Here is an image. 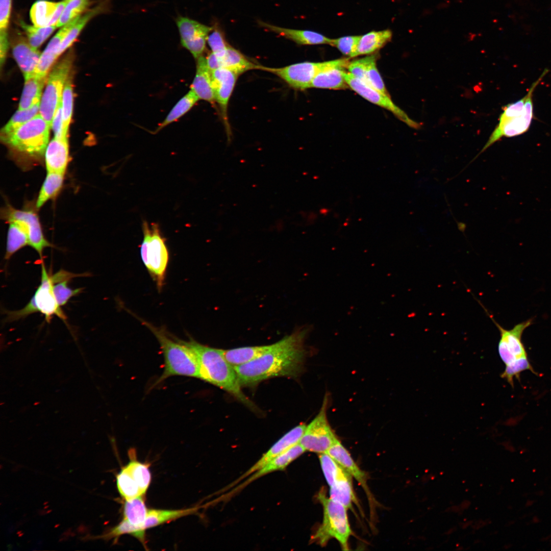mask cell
I'll return each instance as SVG.
<instances>
[{"label":"cell","instance_id":"9","mask_svg":"<svg viewBox=\"0 0 551 551\" xmlns=\"http://www.w3.org/2000/svg\"><path fill=\"white\" fill-rule=\"evenodd\" d=\"M349 58H341L322 62H304L280 68L260 66V69L270 72L283 80L290 87L303 90L311 88L312 81L320 71L331 66L347 68Z\"/></svg>","mask_w":551,"mask_h":551},{"label":"cell","instance_id":"17","mask_svg":"<svg viewBox=\"0 0 551 551\" xmlns=\"http://www.w3.org/2000/svg\"><path fill=\"white\" fill-rule=\"evenodd\" d=\"M306 425L301 423L288 432L277 441L243 475L241 479L262 468L269 462L291 447L299 443ZM241 479H240L241 480Z\"/></svg>","mask_w":551,"mask_h":551},{"label":"cell","instance_id":"13","mask_svg":"<svg viewBox=\"0 0 551 551\" xmlns=\"http://www.w3.org/2000/svg\"><path fill=\"white\" fill-rule=\"evenodd\" d=\"M344 77L348 86L364 98L389 110L409 127L415 129L420 127L419 123L410 119L404 111L393 103L389 95L365 84L349 72H346Z\"/></svg>","mask_w":551,"mask_h":551},{"label":"cell","instance_id":"21","mask_svg":"<svg viewBox=\"0 0 551 551\" xmlns=\"http://www.w3.org/2000/svg\"><path fill=\"white\" fill-rule=\"evenodd\" d=\"M339 464H340L353 478L363 487L364 490L370 495L367 485V475L355 462L348 450L337 439L326 452Z\"/></svg>","mask_w":551,"mask_h":551},{"label":"cell","instance_id":"1","mask_svg":"<svg viewBox=\"0 0 551 551\" xmlns=\"http://www.w3.org/2000/svg\"><path fill=\"white\" fill-rule=\"evenodd\" d=\"M309 331L310 327H301L272 344L260 357L234 367L241 385H254L276 377H297L304 367L305 341Z\"/></svg>","mask_w":551,"mask_h":551},{"label":"cell","instance_id":"16","mask_svg":"<svg viewBox=\"0 0 551 551\" xmlns=\"http://www.w3.org/2000/svg\"><path fill=\"white\" fill-rule=\"evenodd\" d=\"M215 101L221 109L222 115L227 123V108L238 75L226 68H219L211 72Z\"/></svg>","mask_w":551,"mask_h":551},{"label":"cell","instance_id":"31","mask_svg":"<svg viewBox=\"0 0 551 551\" xmlns=\"http://www.w3.org/2000/svg\"><path fill=\"white\" fill-rule=\"evenodd\" d=\"M65 174L57 172H47L46 177L39 191L36 203L38 209L48 200L54 198L62 189Z\"/></svg>","mask_w":551,"mask_h":551},{"label":"cell","instance_id":"3","mask_svg":"<svg viewBox=\"0 0 551 551\" xmlns=\"http://www.w3.org/2000/svg\"><path fill=\"white\" fill-rule=\"evenodd\" d=\"M51 127L38 113L15 131L1 137L13 153L16 164L29 170L42 163L48 144Z\"/></svg>","mask_w":551,"mask_h":551},{"label":"cell","instance_id":"23","mask_svg":"<svg viewBox=\"0 0 551 551\" xmlns=\"http://www.w3.org/2000/svg\"><path fill=\"white\" fill-rule=\"evenodd\" d=\"M197 59L196 74L191 86V89L195 92L199 99L213 103L215 101V97L211 71L207 66L206 58L202 56Z\"/></svg>","mask_w":551,"mask_h":551},{"label":"cell","instance_id":"48","mask_svg":"<svg viewBox=\"0 0 551 551\" xmlns=\"http://www.w3.org/2000/svg\"><path fill=\"white\" fill-rule=\"evenodd\" d=\"M211 32L208 35L207 42L212 52L221 59L224 56L229 45L227 44L223 33L220 30L214 27Z\"/></svg>","mask_w":551,"mask_h":551},{"label":"cell","instance_id":"15","mask_svg":"<svg viewBox=\"0 0 551 551\" xmlns=\"http://www.w3.org/2000/svg\"><path fill=\"white\" fill-rule=\"evenodd\" d=\"M41 283L32 297L37 312H40L49 322L54 315L62 320L66 319L59 306L53 291V282L51 274L47 272L43 263L41 264Z\"/></svg>","mask_w":551,"mask_h":551},{"label":"cell","instance_id":"41","mask_svg":"<svg viewBox=\"0 0 551 551\" xmlns=\"http://www.w3.org/2000/svg\"><path fill=\"white\" fill-rule=\"evenodd\" d=\"M116 484L120 494L126 500L143 495L139 486L123 467L116 476Z\"/></svg>","mask_w":551,"mask_h":551},{"label":"cell","instance_id":"42","mask_svg":"<svg viewBox=\"0 0 551 551\" xmlns=\"http://www.w3.org/2000/svg\"><path fill=\"white\" fill-rule=\"evenodd\" d=\"M377 58L378 56L375 54L368 56L365 68V81L364 83L383 94L389 96L377 67L376 61Z\"/></svg>","mask_w":551,"mask_h":551},{"label":"cell","instance_id":"49","mask_svg":"<svg viewBox=\"0 0 551 551\" xmlns=\"http://www.w3.org/2000/svg\"><path fill=\"white\" fill-rule=\"evenodd\" d=\"M12 0H0V43H8V26Z\"/></svg>","mask_w":551,"mask_h":551},{"label":"cell","instance_id":"37","mask_svg":"<svg viewBox=\"0 0 551 551\" xmlns=\"http://www.w3.org/2000/svg\"><path fill=\"white\" fill-rule=\"evenodd\" d=\"M198 99L199 98L197 95L192 89H190L173 107L165 119L158 127L155 133H157L166 126L179 119L189 111Z\"/></svg>","mask_w":551,"mask_h":551},{"label":"cell","instance_id":"26","mask_svg":"<svg viewBox=\"0 0 551 551\" xmlns=\"http://www.w3.org/2000/svg\"><path fill=\"white\" fill-rule=\"evenodd\" d=\"M344 67L334 66L319 71L313 79L311 87L330 89H344L348 87L345 80Z\"/></svg>","mask_w":551,"mask_h":551},{"label":"cell","instance_id":"18","mask_svg":"<svg viewBox=\"0 0 551 551\" xmlns=\"http://www.w3.org/2000/svg\"><path fill=\"white\" fill-rule=\"evenodd\" d=\"M12 53L24 78L34 73L41 55L21 35L15 36Z\"/></svg>","mask_w":551,"mask_h":551},{"label":"cell","instance_id":"20","mask_svg":"<svg viewBox=\"0 0 551 551\" xmlns=\"http://www.w3.org/2000/svg\"><path fill=\"white\" fill-rule=\"evenodd\" d=\"M79 17L64 25L51 39L41 54L34 74L40 77H46L48 70L59 56L58 51L61 43L75 24Z\"/></svg>","mask_w":551,"mask_h":551},{"label":"cell","instance_id":"32","mask_svg":"<svg viewBox=\"0 0 551 551\" xmlns=\"http://www.w3.org/2000/svg\"><path fill=\"white\" fill-rule=\"evenodd\" d=\"M221 66L238 76L251 69H259L260 65L249 61L238 50L228 45L224 56L220 59Z\"/></svg>","mask_w":551,"mask_h":551},{"label":"cell","instance_id":"51","mask_svg":"<svg viewBox=\"0 0 551 551\" xmlns=\"http://www.w3.org/2000/svg\"><path fill=\"white\" fill-rule=\"evenodd\" d=\"M55 138L58 139H67L63 137V114L62 108V100L59 103L56 109L52 126Z\"/></svg>","mask_w":551,"mask_h":551},{"label":"cell","instance_id":"43","mask_svg":"<svg viewBox=\"0 0 551 551\" xmlns=\"http://www.w3.org/2000/svg\"><path fill=\"white\" fill-rule=\"evenodd\" d=\"M69 78L64 85L62 95L63 135L65 138H68V128L71 118L73 108V89L71 81Z\"/></svg>","mask_w":551,"mask_h":551},{"label":"cell","instance_id":"4","mask_svg":"<svg viewBox=\"0 0 551 551\" xmlns=\"http://www.w3.org/2000/svg\"><path fill=\"white\" fill-rule=\"evenodd\" d=\"M137 318L155 336L163 356V371L152 387L174 376L199 379V363L197 356L185 341L172 336L162 328L155 327L142 319Z\"/></svg>","mask_w":551,"mask_h":551},{"label":"cell","instance_id":"47","mask_svg":"<svg viewBox=\"0 0 551 551\" xmlns=\"http://www.w3.org/2000/svg\"><path fill=\"white\" fill-rule=\"evenodd\" d=\"M361 36H347L331 39L330 45L336 47L342 54L352 58Z\"/></svg>","mask_w":551,"mask_h":551},{"label":"cell","instance_id":"39","mask_svg":"<svg viewBox=\"0 0 551 551\" xmlns=\"http://www.w3.org/2000/svg\"><path fill=\"white\" fill-rule=\"evenodd\" d=\"M123 467L129 473L144 494L151 481V474L148 465L134 459L131 460Z\"/></svg>","mask_w":551,"mask_h":551},{"label":"cell","instance_id":"28","mask_svg":"<svg viewBox=\"0 0 551 551\" xmlns=\"http://www.w3.org/2000/svg\"><path fill=\"white\" fill-rule=\"evenodd\" d=\"M272 344L262 346H245L230 349H222L226 360L233 367L248 363L262 356L271 347Z\"/></svg>","mask_w":551,"mask_h":551},{"label":"cell","instance_id":"12","mask_svg":"<svg viewBox=\"0 0 551 551\" xmlns=\"http://www.w3.org/2000/svg\"><path fill=\"white\" fill-rule=\"evenodd\" d=\"M1 216L8 223L15 221L24 226L28 234L29 245L37 252L41 258L44 249L53 246L45 238L39 217L33 208L20 210L7 204L1 209Z\"/></svg>","mask_w":551,"mask_h":551},{"label":"cell","instance_id":"52","mask_svg":"<svg viewBox=\"0 0 551 551\" xmlns=\"http://www.w3.org/2000/svg\"><path fill=\"white\" fill-rule=\"evenodd\" d=\"M206 59L207 66L211 72L222 67L220 59L212 52L208 55Z\"/></svg>","mask_w":551,"mask_h":551},{"label":"cell","instance_id":"45","mask_svg":"<svg viewBox=\"0 0 551 551\" xmlns=\"http://www.w3.org/2000/svg\"><path fill=\"white\" fill-rule=\"evenodd\" d=\"M89 5V0H70L65 6L57 27H62L80 16Z\"/></svg>","mask_w":551,"mask_h":551},{"label":"cell","instance_id":"8","mask_svg":"<svg viewBox=\"0 0 551 551\" xmlns=\"http://www.w3.org/2000/svg\"><path fill=\"white\" fill-rule=\"evenodd\" d=\"M143 240L140 247L142 260L158 289L162 290L169 261V253L159 225L142 223Z\"/></svg>","mask_w":551,"mask_h":551},{"label":"cell","instance_id":"30","mask_svg":"<svg viewBox=\"0 0 551 551\" xmlns=\"http://www.w3.org/2000/svg\"><path fill=\"white\" fill-rule=\"evenodd\" d=\"M9 224L5 260H9L18 251L29 245L28 234L24 226L15 221L10 222Z\"/></svg>","mask_w":551,"mask_h":551},{"label":"cell","instance_id":"34","mask_svg":"<svg viewBox=\"0 0 551 551\" xmlns=\"http://www.w3.org/2000/svg\"><path fill=\"white\" fill-rule=\"evenodd\" d=\"M352 478L349 474L337 481L330 487V497L342 504L347 509L352 507V504L355 500Z\"/></svg>","mask_w":551,"mask_h":551},{"label":"cell","instance_id":"14","mask_svg":"<svg viewBox=\"0 0 551 551\" xmlns=\"http://www.w3.org/2000/svg\"><path fill=\"white\" fill-rule=\"evenodd\" d=\"M182 45L198 59L202 56L209 35L214 28L186 17L176 19Z\"/></svg>","mask_w":551,"mask_h":551},{"label":"cell","instance_id":"25","mask_svg":"<svg viewBox=\"0 0 551 551\" xmlns=\"http://www.w3.org/2000/svg\"><path fill=\"white\" fill-rule=\"evenodd\" d=\"M305 451L306 449L299 443L295 444L278 455L262 468L256 471V472L252 475L245 483H249V482L267 473L284 469Z\"/></svg>","mask_w":551,"mask_h":551},{"label":"cell","instance_id":"38","mask_svg":"<svg viewBox=\"0 0 551 551\" xmlns=\"http://www.w3.org/2000/svg\"><path fill=\"white\" fill-rule=\"evenodd\" d=\"M319 459L323 473L330 487L349 474L327 453L319 454Z\"/></svg>","mask_w":551,"mask_h":551},{"label":"cell","instance_id":"53","mask_svg":"<svg viewBox=\"0 0 551 551\" xmlns=\"http://www.w3.org/2000/svg\"><path fill=\"white\" fill-rule=\"evenodd\" d=\"M67 1H70V0H67Z\"/></svg>","mask_w":551,"mask_h":551},{"label":"cell","instance_id":"33","mask_svg":"<svg viewBox=\"0 0 551 551\" xmlns=\"http://www.w3.org/2000/svg\"><path fill=\"white\" fill-rule=\"evenodd\" d=\"M196 510L191 508L182 510H148L147 514L142 526V530L157 527L165 522L174 520L181 517L192 514Z\"/></svg>","mask_w":551,"mask_h":551},{"label":"cell","instance_id":"22","mask_svg":"<svg viewBox=\"0 0 551 551\" xmlns=\"http://www.w3.org/2000/svg\"><path fill=\"white\" fill-rule=\"evenodd\" d=\"M262 27L291 40L299 45H330L331 39L316 32L283 28L262 21H259Z\"/></svg>","mask_w":551,"mask_h":551},{"label":"cell","instance_id":"29","mask_svg":"<svg viewBox=\"0 0 551 551\" xmlns=\"http://www.w3.org/2000/svg\"><path fill=\"white\" fill-rule=\"evenodd\" d=\"M24 79L18 110L29 109L36 103L40 102L42 90L47 80L46 77H40L34 73L25 77Z\"/></svg>","mask_w":551,"mask_h":551},{"label":"cell","instance_id":"46","mask_svg":"<svg viewBox=\"0 0 551 551\" xmlns=\"http://www.w3.org/2000/svg\"><path fill=\"white\" fill-rule=\"evenodd\" d=\"M69 281L65 280L53 284L54 293L60 307L66 305L72 297L78 295L82 291V288L76 289L70 288L68 286Z\"/></svg>","mask_w":551,"mask_h":551},{"label":"cell","instance_id":"19","mask_svg":"<svg viewBox=\"0 0 551 551\" xmlns=\"http://www.w3.org/2000/svg\"><path fill=\"white\" fill-rule=\"evenodd\" d=\"M44 158L47 172L65 174L69 162L68 138L54 137L48 143Z\"/></svg>","mask_w":551,"mask_h":551},{"label":"cell","instance_id":"44","mask_svg":"<svg viewBox=\"0 0 551 551\" xmlns=\"http://www.w3.org/2000/svg\"><path fill=\"white\" fill-rule=\"evenodd\" d=\"M19 24L24 31L30 44L34 48L37 49L43 42L55 30L56 26H48L39 28L26 24L22 21H19Z\"/></svg>","mask_w":551,"mask_h":551},{"label":"cell","instance_id":"50","mask_svg":"<svg viewBox=\"0 0 551 551\" xmlns=\"http://www.w3.org/2000/svg\"><path fill=\"white\" fill-rule=\"evenodd\" d=\"M368 56L349 61L347 69L349 72L363 82L365 81V68Z\"/></svg>","mask_w":551,"mask_h":551},{"label":"cell","instance_id":"35","mask_svg":"<svg viewBox=\"0 0 551 551\" xmlns=\"http://www.w3.org/2000/svg\"><path fill=\"white\" fill-rule=\"evenodd\" d=\"M58 3L46 0H38L32 6L30 18L34 26L39 28L48 27L57 10Z\"/></svg>","mask_w":551,"mask_h":551},{"label":"cell","instance_id":"5","mask_svg":"<svg viewBox=\"0 0 551 551\" xmlns=\"http://www.w3.org/2000/svg\"><path fill=\"white\" fill-rule=\"evenodd\" d=\"M548 71L547 69L544 70L523 97L503 108L498 124L478 155L503 137L517 136L528 131L534 117V92Z\"/></svg>","mask_w":551,"mask_h":551},{"label":"cell","instance_id":"27","mask_svg":"<svg viewBox=\"0 0 551 551\" xmlns=\"http://www.w3.org/2000/svg\"><path fill=\"white\" fill-rule=\"evenodd\" d=\"M392 36V33L389 29L371 31L361 36L352 58L374 53L390 41Z\"/></svg>","mask_w":551,"mask_h":551},{"label":"cell","instance_id":"24","mask_svg":"<svg viewBox=\"0 0 551 551\" xmlns=\"http://www.w3.org/2000/svg\"><path fill=\"white\" fill-rule=\"evenodd\" d=\"M142 496L141 495L130 500H126L123 507V519L135 527L136 538L143 542L144 531L142 530V526L148 510Z\"/></svg>","mask_w":551,"mask_h":551},{"label":"cell","instance_id":"6","mask_svg":"<svg viewBox=\"0 0 551 551\" xmlns=\"http://www.w3.org/2000/svg\"><path fill=\"white\" fill-rule=\"evenodd\" d=\"M493 323L500 332L498 345L499 355L506 365L501 374L509 384L514 387V378L519 381L522 371L530 370L538 375L530 364L527 351L521 340L524 331L533 323V318H530L515 325L512 329L507 330L498 324L487 311Z\"/></svg>","mask_w":551,"mask_h":551},{"label":"cell","instance_id":"2","mask_svg":"<svg viewBox=\"0 0 551 551\" xmlns=\"http://www.w3.org/2000/svg\"><path fill=\"white\" fill-rule=\"evenodd\" d=\"M185 341L197 356L199 379L227 391L253 410L257 409L241 390L234 367L226 360L222 349L206 346L191 338Z\"/></svg>","mask_w":551,"mask_h":551},{"label":"cell","instance_id":"10","mask_svg":"<svg viewBox=\"0 0 551 551\" xmlns=\"http://www.w3.org/2000/svg\"><path fill=\"white\" fill-rule=\"evenodd\" d=\"M72 59V54L68 53L55 65L46 80L45 90L40 101L39 113L51 128L56 109L62 100L63 88L68 78Z\"/></svg>","mask_w":551,"mask_h":551},{"label":"cell","instance_id":"36","mask_svg":"<svg viewBox=\"0 0 551 551\" xmlns=\"http://www.w3.org/2000/svg\"><path fill=\"white\" fill-rule=\"evenodd\" d=\"M107 3H103L88 11L81 17L80 16L70 32L61 43L58 51V56L69 47L79 35L88 22L94 16L105 11L107 8Z\"/></svg>","mask_w":551,"mask_h":551},{"label":"cell","instance_id":"11","mask_svg":"<svg viewBox=\"0 0 551 551\" xmlns=\"http://www.w3.org/2000/svg\"><path fill=\"white\" fill-rule=\"evenodd\" d=\"M328 395L324 396L319 413L306 426L299 443L306 450L317 454L326 453L338 439L327 418Z\"/></svg>","mask_w":551,"mask_h":551},{"label":"cell","instance_id":"7","mask_svg":"<svg viewBox=\"0 0 551 551\" xmlns=\"http://www.w3.org/2000/svg\"><path fill=\"white\" fill-rule=\"evenodd\" d=\"M317 498L322 506L323 516L322 522L312 539L320 545L324 546L330 539L334 538L343 550H348V540L352 531L347 517V509L327 497L323 490L318 493Z\"/></svg>","mask_w":551,"mask_h":551},{"label":"cell","instance_id":"40","mask_svg":"<svg viewBox=\"0 0 551 551\" xmlns=\"http://www.w3.org/2000/svg\"><path fill=\"white\" fill-rule=\"evenodd\" d=\"M40 102L34 104L26 110H18L3 128L1 137L6 136L15 131L19 127L31 120L39 113Z\"/></svg>","mask_w":551,"mask_h":551}]
</instances>
